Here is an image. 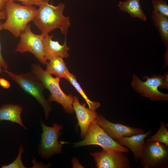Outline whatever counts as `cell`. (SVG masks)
I'll use <instances>...</instances> for the list:
<instances>
[{"label":"cell","instance_id":"cell-1","mask_svg":"<svg viewBox=\"0 0 168 168\" xmlns=\"http://www.w3.org/2000/svg\"><path fill=\"white\" fill-rule=\"evenodd\" d=\"M37 14L33 20L34 23L44 36L52 30L59 29L66 36L71 25L69 16L63 14L65 5L59 3L57 6L46 3L39 6Z\"/></svg>","mask_w":168,"mask_h":168},{"label":"cell","instance_id":"cell-2","mask_svg":"<svg viewBox=\"0 0 168 168\" xmlns=\"http://www.w3.org/2000/svg\"><path fill=\"white\" fill-rule=\"evenodd\" d=\"M4 10L6 20L2 24L3 29L9 31L15 37H20L28 23L33 21L38 9L33 6H22L13 0L6 2Z\"/></svg>","mask_w":168,"mask_h":168},{"label":"cell","instance_id":"cell-3","mask_svg":"<svg viewBox=\"0 0 168 168\" xmlns=\"http://www.w3.org/2000/svg\"><path fill=\"white\" fill-rule=\"evenodd\" d=\"M2 71L7 73L26 93L37 100L44 109L45 120L47 119L52 110V104L51 102L45 98L44 94L45 89L44 86L32 71L16 74L7 69H4Z\"/></svg>","mask_w":168,"mask_h":168},{"label":"cell","instance_id":"cell-4","mask_svg":"<svg viewBox=\"0 0 168 168\" xmlns=\"http://www.w3.org/2000/svg\"><path fill=\"white\" fill-rule=\"evenodd\" d=\"M31 66V71L50 91L51 94L48 100L60 104L66 112L72 114L73 97L71 94H66L62 90L59 83L60 79L47 73L39 64H33Z\"/></svg>","mask_w":168,"mask_h":168},{"label":"cell","instance_id":"cell-5","mask_svg":"<svg viewBox=\"0 0 168 168\" xmlns=\"http://www.w3.org/2000/svg\"><path fill=\"white\" fill-rule=\"evenodd\" d=\"M90 145L100 146L103 150L110 152H128L127 147L112 138L94 120L90 124L84 139L74 143L75 147Z\"/></svg>","mask_w":168,"mask_h":168},{"label":"cell","instance_id":"cell-6","mask_svg":"<svg viewBox=\"0 0 168 168\" xmlns=\"http://www.w3.org/2000/svg\"><path fill=\"white\" fill-rule=\"evenodd\" d=\"M40 124L42 133L38 146L39 154L42 158L48 159L54 154L61 153L64 142H59L58 139L61 135L63 126L55 123L53 127H49L46 125L42 121Z\"/></svg>","mask_w":168,"mask_h":168},{"label":"cell","instance_id":"cell-7","mask_svg":"<svg viewBox=\"0 0 168 168\" xmlns=\"http://www.w3.org/2000/svg\"><path fill=\"white\" fill-rule=\"evenodd\" d=\"M164 76L155 75L151 77L145 76L146 80L142 81L135 74H133L132 87L141 96L152 101H167L168 94L160 92L158 89L162 84Z\"/></svg>","mask_w":168,"mask_h":168},{"label":"cell","instance_id":"cell-8","mask_svg":"<svg viewBox=\"0 0 168 168\" xmlns=\"http://www.w3.org/2000/svg\"><path fill=\"white\" fill-rule=\"evenodd\" d=\"M168 147L156 142H145L139 160L144 168H163L168 162Z\"/></svg>","mask_w":168,"mask_h":168},{"label":"cell","instance_id":"cell-9","mask_svg":"<svg viewBox=\"0 0 168 168\" xmlns=\"http://www.w3.org/2000/svg\"><path fill=\"white\" fill-rule=\"evenodd\" d=\"M20 37V41L17 45L15 51L20 53L30 52L40 62L46 65L48 62L44 57L43 44L44 36L42 34H34L29 24Z\"/></svg>","mask_w":168,"mask_h":168},{"label":"cell","instance_id":"cell-10","mask_svg":"<svg viewBox=\"0 0 168 168\" xmlns=\"http://www.w3.org/2000/svg\"><path fill=\"white\" fill-rule=\"evenodd\" d=\"M124 152L104 150L91 153L97 168H129L130 161Z\"/></svg>","mask_w":168,"mask_h":168},{"label":"cell","instance_id":"cell-11","mask_svg":"<svg viewBox=\"0 0 168 168\" xmlns=\"http://www.w3.org/2000/svg\"><path fill=\"white\" fill-rule=\"evenodd\" d=\"M114 140L145 133L141 128L120 123H114L107 120L102 115L98 114L94 120Z\"/></svg>","mask_w":168,"mask_h":168},{"label":"cell","instance_id":"cell-12","mask_svg":"<svg viewBox=\"0 0 168 168\" xmlns=\"http://www.w3.org/2000/svg\"><path fill=\"white\" fill-rule=\"evenodd\" d=\"M86 105L85 103L81 104L77 96L73 97V109L76 114L77 125L80 128L82 138L85 137L90 124L94 121L98 115L95 111L86 108Z\"/></svg>","mask_w":168,"mask_h":168},{"label":"cell","instance_id":"cell-13","mask_svg":"<svg viewBox=\"0 0 168 168\" xmlns=\"http://www.w3.org/2000/svg\"><path fill=\"white\" fill-rule=\"evenodd\" d=\"M54 35H49L44 36L43 40V47L44 56L46 60H49L55 56H59L63 58H68L69 54L68 51L70 48L67 44L66 36H65L63 44H59L58 41L53 40Z\"/></svg>","mask_w":168,"mask_h":168},{"label":"cell","instance_id":"cell-14","mask_svg":"<svg viewBox=\"0 0 168 168\" xmlns=\"http://www.w3.org/2000/svg\"><path fill=\"white\" fill-rule=\"evenodd\" d=\"M152 133L151 129L146 132L121 138L116 141L120 144L127 147L133 153L134 160L139 159L146 138Z\"/></svg>","mask_w":168,"mask_h":168},{"label":"cell","instance_id":"cell-15","mask_svg":"<svg viewBox=\"0 0 168 168\" xmlns=\"http://www.w3.org/2000/svg\"><path fill=\"white\" fill-rule=\"evenodd\" d=\"M22 110L23 108L17 105L7 104L3 105L0 107V122L7 120L15 123L26 129L21 118Z\"/></svg>","mask_w":168,"mask_h":168},{"label":"cell","instance_id":"cell-16","mask_svg":"<svg viewBox=\"0 0 168 168\" xmlns=\"http://www.w3.org/2000/svg\"><path fill=\"white\" fill-rule=\"evenodd\" d=\"M46 65L45 71L47 73L54 75L60 79L64 78L67 80L66 73L68 70L62 58L54 57L49 60Z\"/></svg>","mask_w":168,"mask_h":168},{"label":"cell","instance_id":"cell-17","mask_svg":"<svg viewBox=\"0 0 168 168\" xmlns=\"http://www.w3.org/2000/svg\"><path fill=\"white\" fill-rule=\"evenodd\" d=\"M153 24L158 29L161 38L168 52V18L154 8L152 16Z\"/></svg>","mask_w":168,"mask_h":168},{"label":"cell","instance_id":"cell-18","mask_svg":"<svg viewBox=\"0 0 168 168\" xmlns=\"http://www.w3.org/2000/svg\"><path fill=\"white\" fill-rule=\"evenodd\" d=\"M140 0H127L119 1L118 6L120 10L128 13L133 17L138 18L144 21H146L145 15L140 3Z\"/></svg>","mask_w":168,"mask_h":168},{"label":"cell","instance_id":"cell-19","mask_svg":"<svg viewBox=\"0 0 168 168\" xmlns=\"http://www.w3.org/2000/svg\"><path fill=\"white\" fill-rule=\"evenodd\" d=\"M67 81L69 82L76 89L77 91L82 96L88 105L89 108L92 111H95L100 105V103L97 102L91 101L87 97L80 84L78 82L75 75L70 73L69 71L66 73Z\"/></svg>","mask_w":168,"mask_h":168},{"label":"cell","instance_id":"cell-20","mask_svg":"<svg viewBox=\"0 0 168 168\" xmlns=\"http://www.w3.org/2000/svg\"><path fill=\"white\" fill-rule=\"evenodd\" d=\"M157 132L146 140V142H156L163 143L168 147V130L165 122L160 121Z\"/></svg>","mask_w":168,"mask_h":168},{"label":"cell","instance_id":"cell-21","mask_svg":"<svg viewBox=\"0 0 168 168\" xmlns=\"http://www.w3.org/2000/svg\"><path fill=\"white\" fill-rule=\"evenodd\" d=\"M24 152L23 147L21 145L18 155L14 161L8 165H4L1 166L2 168H26L22 160V156Z\"/></svg>","mask_w":168,"mask_h":168},{"label":"cell","instance_id":"cell-22","mask_svg":"<svg viewBox=\"0 0 168 168\" xmlns=\"http://www.w3.org/2000/svg\"><path fill=\"white\" fill-rule=\"evenodd\" d=\"M152 4L153 8L163 16L168 17V5L165 0H152Z\"/></svg>","mask_w":168,"mask_h":168},{"label":"cell","instance_id":"cell-23","mask_svg":"<svg viewBox=\"0 0 168 168\" xmlns=\"http://www.w3.org/2000/svg\"><path fill=\"white\" fill-rule=\"evenodd\" d=\"M18 1L22 2V4L26 6H32L33 5L40 6L43 4L49 3V0H6Z\"/></svg>","mask_w":168,"mask_h":168},{"label":"cell","instance_id":"cell-24","mask_svg":"<svg viewBox=\"0 0 168 168\" xmlns=\"http://www.w3.org/2000/svg\"><path fill=\"white\" fill-rule=\"evenodd\" d=\"M1 20H0V31L3 29L2 26ZM0 65L4 69H7L8 68V65L4 58L3 57L1 52V45L0 42Z\"/></svg>","mask_w":168,"mask_h":168},{"label":"cell","instance_id":"cell-25","mask_svg":"<svg viewBox=\"0 0 168 168\" xmlns=\"http://www.w3.org/2000/svg\"><path fill=\"white\" fill-rule=\"evenodd\" d=\"M164 77L162 85L159 88L168 89V72H166L163 75Z\"/></svg>","mask_w":168,"mask_h":168},{"label":"cell","instance_id":"cell-26","mask_svg":"<svg viewBox=\"0 0 168 168\" xmlns=\"http://www.w3.org/2000/svg\"><path fill=\"white\" fill-rule=\"evenodd\" d=\"M0 85L5 89H8L10 86V84L6 79L0 78Z\"/></svg>","mask_w":168,"mask_h":168},{"label":"cell","instance_id":"cell-27","mask_svg":"<svg viewBox=\"0 0 168 168\" xmlns=\"http://www.w3.org/2000/svg\"><path fill=\"white\" fill-rule=\"evenodd\" d=\"M72 166L73 168L83 167V166L79 163L78 160L76 159L74 157L72 159Z\"/></svg>","mask_w":168,"mask_h":168},{"label":"cell","instance_id":"cell-28","mask_svg":"<svg viewBox=\"0 0 168 168\" xmlns=\"http://www.w3.org/2000/svg\"><path fill=\"white\" fill-rule=\"evenodd\" d=\"M6 0H0V12L4 11V7Z\"/></svg>","mask_w":168,"mask_h":168},{"label":"cell","instance_id":"cell-29","mask_svg":"<svg viewBox=\"0 0 168 168\" xmlns=\"http://www.w3.org/2000/svg\"><path fill=\"white\" fill-rule=\"evenodd\" d=\"M6 18V14L5 11L0 12V20L5 19Z\"/></svg>","mask_w":168,"mask_h":168},{"label":"cell","instance_id":"cell-30","mask_svg":"<svg viewBox=\"0 0 168 168\" xmlns=\"http://www.w3.org/2000/svg\"><path fill=\"white\" fill-rule=\"evenodd\" d=\"M2 67H1V65H0V73L2 72Z\"/></svg>","mask_w":168,"mask_h":168},{"label":"cell","instance_id":"cell-31","mask_svg":"<svg viewBox=\"0 0 168 168\" xmlns=\"http://www.w3.org/2000/svg\"><path fill=\"white\" fill-rule=\"evenodd\" d=\"M141 0L142 1V0Z\"/></svg>","mask_w":168,"mask_h":168}]
</instances>
